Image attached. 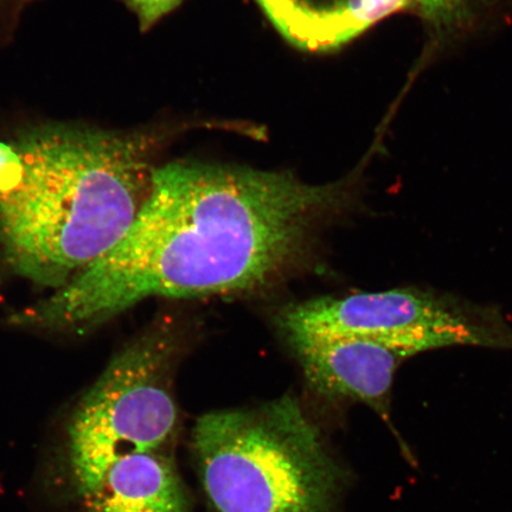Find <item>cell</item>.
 Segmentation results:
<instances>
[{
	"instance_id": "6da1fadb",
	"label": "cell",
	"mask_w": 512,
	"mask_h": 512,
	"mask_svg": "<svg viewBox=\"0 0 512 512\" xmlns=\"http://www.w3.org/2000/svg\"><path fill=\"white\" fill-rule=\"evenodd\" d=\"M344 201L343 183L306 184L290 172L165 165L123 239L14 322L85 329L151 297L264 290L306 265Z\"/></svg>"
},
{
	"instance_id": "7a4b0ae2",
	"label": "cell",
	"mask_w": 512,
	"mask_h": 512,
	"mask_svg": "<svg viewBox=\"0 0 512 512\" xmlns=\"http://www.w3.org/2000/svg\"><path fill=\"white\" fill-rule=\"evenodd\" d=\"M144 133L46 127L16 150L23 177L0 194V258L19 277L59 288L110 252L149 196Z\"/></svg>"
},
{
	"instance_id": "3957f363",
	"label": "cell",
	"mask_w": 512,
	"mask_h": 512,
	"mask_svg": "<svg viewBox=\"0 0 512 512\" xmlns=\"http://www.w3.org/2000/svg\"><path fill=\"white\" fill-rule=\"evenodd\" d=\"M191 452L209 512H336L347 480L291 395L201 416Z\"/></svg>"
},
{
	"instance_id": "277c9868",
	"label": "cell",
	"mask_w": 512,
	"mask_h": 512,
	"mask_svg": "<svg viewBox=\"0 0 512 512\" xmlns=\"http://www.w3.org/2000/svg\"><path fill=\"white\" fill-rule=\"evenodd\" d=\"M171 339L152 331L119 352L68 425L67 460L76 495L91 496L108 470L132 454L163 451L178 412L170 389Z\"/></svg>"
},
{
	"instance_id": "5b68a950",
	"label": "cell",
	"mask_w": 512,
	"mask_h": 512,
	"mask_svg": "<svg viewBox=\"0 0 512 512\" xmlns=\"http://www.w3.org/2000/svg\"><path fill=\"white\" fill-rule=\"evenodd\" d=\"M280 325L287 338L368 339L409 357L459 345L512 350L499 313L415 287L307 300L288 307Z\"/></svg>"
},
{
	"instance_id": "8992f818",
	"label": "cell",
	"mask_w": 512,
	"mask_h": 512,
	"mask_svg": "<svg viewBox=\"0 0 512 512\" xmlns=\"http://www.w3.org/2000/svg\"><path fill=\"white\" fill-rule=\"evenodd\" d=\"M307 381L331 399L366 403L390 422L396 370L411 358L387 345L358 338H288Z\"/></svg>"
},
{
	"instance_id": "52a82bcc",
	"label": "cell",
	"mask_w": 512,
	"mask_h": 512,
	"mask_svg": "<svg viewBox=\"0 0 512 512\" xmlns=\"http://www.w3.org/2000/svg\"><path fill=\"white\" fill-rule=\"evenodd\" d=\"M292 46L325 53L342 48L413 0H256Z\"/></svg>"
},
{
	"instance_id": "ba28073f",
	"label": "cell",
	"mask_w": 512,
	"mask_h": 512,
	"mask_svg": "<svg viewBox=\"0 0 512 512\" xmlns=\"http://www.w3.org/2000/svg\"><path fill=\"white\" fill-rule=\"evenodd\" d=\"M83 503L86 512H192L174 460L164 451L118 460Z\"/></svg>"
},
{
	"instance_id": "9c48e42d",
	"label": "cell",
	"mask_w": 512,
	"mask_h": 512,
	"mask_svg": "<svg viewBox=\"0 0 512 512\" xmlns=\"http://www.w3.org/2000/svg\"><path fill=\"white\" fill-rule=\"evenodd\" d=\"M426 22L438 32H450L465 22L473 0H414Z\"/></svg>"
},
{
	"instance_id": "30bf717a",
	"label": "cell",
	"mask_w": 512,
	"mask_h": 512,
	"mask_svg": "<svg viewBox=\"0 0 512 512\" xmlns=\"http://www.w3.org/2000/svg\"><path fill=\"white\" fill-rule=\"evenodd\" d=\"M128 9L137 15L140 29L147 31L183 0H123Z\"/></svg>"
},
{
	"instance_id": "8fae6325",
	"label": "cell",
	"mask_w": 512,
	"mask_h": 512,
	"mask_svg": "<svg viewBox=\"0 0 512 512\" xmlns=\"http://www.w3.org/2000/svg\"><path fill=\"white\" fill-rule=\"evenodd\" d=\"M22 177L23 162L16 147L0 143V194L14 190Z\"/></svg>"
}]
</instances>
